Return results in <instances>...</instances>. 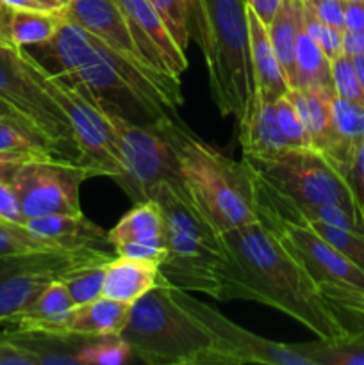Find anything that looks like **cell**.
<instances>
[{"instance_id":"obj_51","label":"cell","mask_w":364,"mask_h":365,"mask_svg":"<svg viewBox=\"0 0 364 365\" xmlns=\"http://www.w3.org/2000/svg\"><path fill=\"white\" fill-rule=\"evenodd\" d=\"M4 116H16V118H20L16 113H14L13 109H11L9 106H7L6 102H2V100H0V118H4ZM20 120H21V118H20Z\"/></svg>"},{"instance_id":"obj_53","label":"cell","mask_w":364,"mask_h":365,"mask_svg":"<svg viewBox=\"0 0 364 365\" xmlns=\"http://www.w3.org/2000/svg\"><path fill=\"white\" fill-rule=\"evenodd\" d=\"M346 4H364V0H345Z\"/></svg>"},{"instance_id":"obj_39","label":"cell","mask_w":364,"mask_h":365,"mask_svg":"<svg viewBox=\"0 0 364 365\" xmlns=\"http://www.w3.org/2000/svg\"><path fill=\"white\" fill-rule=\"evenodd\" d=\"M330 70L334 95L364 106V91L359 82V77H357L352 57L348 53H341V56L335 57L330 63Z\"/></svg>"},{"instance_id":"obj_43","label":"cell","mask_w":364,"mask_h":365,"mask_svg":"<svg viewBox=\"0 0 364 365\" xmlns=\"http://www.w3.org/2000/svg\"><path fill=\"white\" fill-rule=\"evenodd\" d=\"M0 220L25 223V216L21 212L20 202L9 182H0Z\"/></svg>"},{"instance_id":"obj_9","label":"cell","mask_w":364,"mask_h":365,"mask_svg":"<svg viewBox=\"0 0 364 365\" xmlns=\"http://www.w3.org/2000/svg\"><path fill=\"white\" fill-rule=\"evenodd\" d=\"M113 252L89 246L0 257V324L11 327L54 282L81 267L107 264Z\"/></svg>"},{"instance_id":"obj_19","label":"cell","mask_w":364,"mask_h":365,"mask_svg":"<svg viewBox=\"0 0 364 365\" xmlns=\"http://www.w3.org/2000/svg\"><path fill=\"white\" fill-rule=\"evenodd\" d=\"M164 284L168 282L161 274L159 264L153 260L116 255L106 266L103 296L132 305L146 292Z\"/></svg>"},{"instance_id":"obj_21","label":"cell","mask_w":364,"mask_h":365,"mask_svg":"<svg viewBox=\"0 0 364 365\" xmlns=\"http://www.w3.org/2000/svg\"><path fill=\"white\" fill-rule=\"evenodd\" d=\"M6 341L27 353L36 365H81L79 351L93 339L71 334H50L43 330H14L2 331Z\"/></svg>"},{"instance_id":"obj_28","label":"cell","mask_w":364,"mask_h":365,"mask_svg":"<svg viewBox=\"0 0 364 365\" xmlns=\"http://www.w3.org/2000/svg\"><path fill=\"white\" fill-rule=\"evenodd\" d=\"M288 96L293 106L298 110L302 123L305 127L310 148L325 155L330 145L332 118L330 102L335 95L321 91H302V89H289Z\"/></svg>"},{"instance_id":"obj_44","label":"cell","mask_w":364,"mask_h":365,"mask_svg":"<svg viewBox=\"0 0 364 365\" xmlns=\"http://www.w3.org/2000/svg\"><path fill=\"white\" fill-rule=\"evenodd\" d=\"M38 155H29V153H11L0 152V182H9L16 175V171L24 166L27 160L34 159Z\"/></svg>"},{"instance_id":"obj_47","label":"cell","mask_w":364,"mask_h":365,"mask_svg":"<svg viewBox=\"0 0 364 365\" xmlns=\"http://www.w3.org/2000/svg\"><path fill=\"white\" fill-rule=\"evenodd\" d=\"M345 31H364V4H346Z\"/></svg>"},{"instance_id":"obj_31","label":"cell","mask_w":364,"mask_h":365,"mask_svg":"<svg viewBox=\"0 0 364 365\" xmlns=\"http://www.w3.org/2000/svg\"><path fill=\"white\" fill-rule=\"evenodd\" d=\"M0 152L61 159L56 148L43 135H39L34 128L16 116L0 118Z\"/></svg>"},{"instance_id":"obj_48","label":"cell","mask_w":364,"mask_h":365,"mask_svg":"<svg viewBox=\"0 0 364 365\" xmlns=\"http://www.w3.org/2000/svg\"><path fill=\"white\" fill-rule=\"evenodd\" d=\"M343 45H345V53H348V56H364V31H345Z\"/></svg>"},{"instance_id":"obj_55","label":"cell","mask_w":364,"mask_h":365,"mask_svg":"<svg viewBox=\"0 0 364 365\" xmlns=\"http://www.w3.org/2000/svg\"><path fill=\"white\" fill-rule=\"evenodd\" d=\"M2 6H4V2H2V0H0V11H2Z\"/></svg>"},{"instance_id":"obj_49","label":"cell","mask_w":364,"mask_h":365,"mask_svg":"<svg viewBox=\"0 0 364 365\" xmlns=\"http://www.w3.org/2000/svg\"><path fill=\"white\" fill-rule=\"evenodd\" d=\"M7 6L14 7V9H39V11H52L39 0H2Z\"/></svg>"},{"instance_id":"obj_1","label":"cell","mask_w":364,"mask_h":365,"mask_svg":"<svg viewBox=\"0 0 364 365\" xmlns=\"http://www.w3.org/2000/svg\"><path fill=\"white\" fill-rule=\"evenodd\" d=\"M25 50L46 73L81 91L96 109L131 123L152 125L177 116L184 103L181 78L141 70L64 18L49 41Z\"/></svg>"},{"instance_id":"obj_7","label":"cell","mask_w":364,"mask_h":365,"mask_svg":"<svg viewBox=\"0 0 364 365\" xmlns=\"http://www.w3.org/2000/svg\"><path fill=\"white\" fill-rule=\"evenodd\" d=\"M100 113L113 128L120 157V175L114 182L127 192L132 202L156 200L161 182H182L171 135V121L177 116L164 118L152 125H138L116 114L103 110Z\"/></svg>"},{"instance_id":"obj_40","label":"cell","mask_w":364,"mask_h":365,"mask_svg":"<svg viewBox=\"0 0 364 365\" xmlns=\"http://www.w3.org/2000/svg\"><path fill=\"white\" fill-rule=\"evenodd\" d=\"M321 292L332 303L335 310H346L364 317V291L352 287H339V285H321Z\"/></svg>"},{"instance_id":"obj_35","label":"cell","mask_w":364,"mask_h":365,"mask_svg":"<svg viewBox=\"0 0 364 365\" xmlns=\"http://www.w3.org/2000/svg\"><path fill=\"white\" fill-rule=\"evenodd\" d=\"M107 264H96V266L81 267V269L71 271L70 274H66V277L61 280L66 285L75 307L86 305V303L103 296V280H106Z\"/></svg>"},{"instance_id":"obj_46","label":"cell","mask_w":364,"mask_h":365,"mask_svg":"<svg viewBox=\"0 0 364 365\" xmlns=\"http://www.w3.org/2000/svg\"><path fill=\"white\" fill-rule=\"evenodd\" d=\"M245 2L246 7L268 27L275 18V14H277V11L280 9L284 0H245Z\"/></svg>"},{"instance_id":"obj_52","label":"cell","mask_w":364,"mask_h":365,"mask_svg":"<svg viewBox=\"0 0 364 365\" xmlns=\"http://www.w3.org/2000/svg\"><path fill=\"white\" fill-rule=\"evenodd\" d=\"M39 2H43L46 7H49V9H52V11H59L61 7H63V4H61L59 0H39Z\"/></svg>"},{"instance_id":"obj_11","label":"cell","mask_w":364,"mask_h":365,"mask_svg":"<svg viewBox=\"0 0 364 365\" xmlns=\"http://www.w3.org/2000/svg\"><path fill=\"white\" fill-rule=\"evenodd\" d=\"M93 177L98 175L82 164L34 157L16 171L11 185L25 220H31L49 214H81V185Z\"/></svg>"},{"instance_id":"obj_38","label":"cell","mask_w":364,"mask_h":365,"mask_svg":"<svg viewBox=\"0 0 364 365\" xmlns=\"http://www.w3.org/2000/svg\"><path fill=\"white\" fill-rule=\"evenodd\" d=\"M273 103H275V114H277L278 127H280L289 148H310V141L309 138H307V132L302 123V118H300L298 110H296L295 106H293L288 93L278 96Z\"/></svg>"},{"instance_id":"obj_20","label":"cell","mask_w":364,"mask_h":365,"mask_svg":"<svg viewBox=\"0 0 364 365\" xmlns=\"http://www.w3.org/2000/svg\"><path fill=\"white\" fill-rule=\"evenodd\" d=\"M332 135L325 159L345 178L353 155L364 139V106L334 96L330 102Z\"/></svg>"},{"instance_id":"obj_42","label":"cell","mask_w":364,"mask_h":365,"mask_svg":"<svg viewBox=\"0 0 364 365\" xmlns=\"http://www.w3.org/2000/svg\"><path fill=\"white\" fill-rule=\"evenodd\" d=\"M345 180L348 184L350 191H352L357 207L364 214V139L359 148H357L355 155H353L352 164L346 170Z\"/></svg>"},{"instance_id":"obj_50","label":"cell","mask_w":364,"mask_h":365,"mask_svg":"<svg viewBox=\"0 0 364 365\" xmlns=\"http://www.w3.org/2000/svg\"><path fill=\"white\" fill-rule=\"evenodd\" d=\"M353 61V66H355L357 71V77H359L360 86H363V91H364V56H350Z\"/></svg>"},{"instance_id":"obj_36","label":"cell","mask_w":364,"mask_h":365,"mask_svg":"<svg viewBox=\"0 0 364 365\" xmlns=\"http://www.w3.org/2000/svg\"><path fill=\"white\" fill-rule=\"evenodd\" d=\"M310 228L318 232L328 245L334 246L338 252H341L350 262L364 271V234L355 230H346V228L332 227L325 223H310Z\"/></svg>"},{"instance_id":"obj_13","label":"cell","mask_w":364,"mask_h":365,"mask_svg":"<svg viewBox=\"0 0 364 365\" xmlns=\"http://www.w3.org/2000/svg\"><path fill=\"white\" fill-rule=\"evenodd\" d=\"M34 68L38 82L59 103L74 127L82 166L91 168L98 177H111L114 180L120 175V157L114 132L106 116L81 91L46 73L36 61Z\"/></svg>"},{"instance_id":"obj_3","label":"cell","mask_w":364,"mask_h":365,"mask_svg":"<svg viewBox=\"0 0 364 365\" xmlns=\"http://www.w3.org/2000/svg\"><path fill=\"white\" fill-rule=\"evenodd\" d=\"M182 185L203 220L225 234L259 221L253 173L245 160L221 153L193 134L178 118L171 121Z\"/></svg>"},{"instance_id":"obj_25","label":"cell","mask_w":364,"mask_h":365,"mask_svg":"<svg viewBox=\"0 0 364 365\" xmlns=\"http://www.w3.org/2000/svg\"><path fill=\"white\" fill-rule=\"evenodd\" d=\"M31 230L56 239L66 246H89V248L111 250L109 235L88 220L84 214H49V216L27 220Z\"/></svg>"},{"instance_id":"obj_22","label":"cell","mask_w":364,"mask_h":365,"mask_svg":"<svg viewBox=\"0 0 364 365\" xmlns=\"http://www.w3.org/2000/svg\"><path fill=\"white\" fill-rule=\"evenodd\" d=\"M128 314L131 305L100 296L86 305L75 307L63 321L57 334L82 335L88 339L120 335L127 324Z\"/></svg>"},{"instance_id":"obj_4","label":"cell","mask_w":364,"mask_h":365,"mask_svg":"<svg viewBox=\"0 0 364 365\" xmlns=\"http://www.w3.org/2000/svg\"><path fill=\"white\" fill-rule=\"evenodd\" d=\"M191 38L202 50L218 110L239 125L256 93L245 0H193Z\"/></svg>"},{"instance_id":"obj_6","label":"cell","mask_w":364,"mask_h":365,"mask_svg":"<svg viewBox=\"0 0 364 365\" xmlns=\"http://www.w3.org/2000/svg\"><path fill=\"white\" fill-rule=\"evenodd\" d=\"M120 337L150 365H220L213 335L171 298L168 284L132 303Z\"/></svg>"},{"instance_id":"obj_29","label":"cell","mask_w":364,"mask_h":365,"mask_svg":"<svg viewBox=\"0 0 364 365\" xmlns=\"http://www.w3.org/2000/svg\"><path fill=\"white\" fill-rule=\"evenodd\" d=\"M293 89L321 91L334 95L330 61L327 59L318 43L302 29L296 43V71Z\"/></svg>"},{"instance_id":"obj_37","label":"cell","mask_w":364,"mask_h":365,"mask_svg":"<svg viewBox=\"0 0 364 365\" xmlns=\"http://www.w3.org/2000/svg\"><path fill=\"white\" fill-rule=\"evenodd\" d=\"M302 7H303V29H305L307 34L318 43L321 52H323L325 56H327V59L332 63L335 57L345 53V45H343L345 31L332 27V25L323 24V21H321L320 18L310 11V7L307 6L303 0H302Z\"/></svg>"},{"instance_id":"obj_41","label":"cell","mask_w":364,"mask_h":365,"mask_svg":"<svg viewBox=\"0 0 364 365\" xmlns=\"http://www.w3.org/2000/svg\"><path fill=\"white\" fill-rule=\"evenodd\" d=\"M323 24L345 31V0H303Z\"/></svg>"},{"instance_id":"obj_17","label":"cell","mask_w":364,"mask_h":365,"mask_svg":"<svg viewBox=\"0 0 364 365\" xmlns=\"http://www.w3.org/2000/svg\"><path fill=\"white\" fill-rule=\"evenodd\" d=\"M107 235L114 255L153 260L157 264L166 255L164 220L156 200L136 203Z\"/></svg>"},{"instance_id":"obj_45","label":"cell","mask_w":364,"mask_h":365,"mask_svg":"<svg viewBox=\"0 0 364 365\" xmlns=\"http://www.w3.org/2000/svg\"><path fill=\"white\" fill-rule=\"evenodd\" d=\"M0 365H36V362L0 335Z\"/></svg>"},{"instance_id":"obj_33","label":"cell","mask_w":364,"mask_h":365,"mask_svg":"<svg viewBox=\"0 0 364 365\" xmlns=\"http://www.w3.org/2000/svg\"><path fill=\"white\" fill-rule=\"evenodd\" d=\"M150 2L163 18L178 48L186 52L191 39L193 0H150Z\"/></svg>"},{"instance_id":"obj_32","label":"cell","mask_w":364,"mask_h":365,"mask_svg":"<svg viewBox=\"0 0 364 365\" xmlns=\"http://www.w3.org/2000/svg\"><path fill=\"white\" fill-rule=\"evenodd\" d=\"M63 248H79V246H66L56 239L45 237V235L31 230L25 223L0 220V257Z\"/></svg>"},{"instance_id":"obj_12","label":"cell","mask_w":364,"mask_h":365,"mask_svg":"<svg viewBox=\"0 0 364 365\" xmlns=\"http://www.w3.org/2000/svg\"><path fill=\"white\" fill-rule=\"evenodd\" d=\"M168 291L189 316L195 317L213 335L218 356H220V365H313L307 356H303L295 348V344L275 342L252 334L246 328L232 323L220 310L193 298L191 294H188V291H182L170 284H168Z\"/></svg>"},{"instance_id":"obj_14","label":"cell","mask_w":364,"mask_h":365,"mask_svg":"<svg viewBox=\"0 0 364 365\" xmlns=\"http://www.w3.org/2000/svg\"><path fill=\"white\" fill-rule=\"evenodd\" d=\"M259 221L273 230L282 245L295 255L320 287L339 285L364 291V271L328 245L309 225L289 223L270 216H261Z\"/></svg>"},{"instance_id":"obj_2","label":"cell","mask_w":364,"mask_h":365,"mask_svg":"<svg viewBox=\"0 0 364 365\" xmlns=\"http://www.w3.org/2000/svg\"><path fill=\"white\" fill-rule=\"evenodd\" d=\"M225 267L220 302L246 299L285 314L323 341L346 337L338 310L305 267L261 221L221 234Z\"/></svg>"},{"instance_id":"obj_24","label":"cell","mask_w":364,"mask_h":365,"mask_svg":"<svg viewBox=\"0 0 364 365\" xmlns=\"http://www.w3.org/2000/svg\"><path fill=\"white\" fill-rule=\"evenodd\" d=\"M246 13H248L250 27V59H252L256 88L266 98L275 102L278 96L285 95L291 88H289L288 77H285L273 45H271L268 27L248 7H246Z\"/></svg>"},{"instance_id":"obj_10","label":"cell","mask_w":364,"mask_h":365,"mask_svg":"<svg viewBox=\"0 0 364 365\" xmlns=\"http://www.w3.org/2000/svg\"><path fill=\"white\" fill-rule=\"evenodd\" d=\"M270 187L300 205L338 203L360 210L345 178L313 148H288L266 157H243Z\"/></svg>"},{"instance_id":"obj_27","label":"cell","mask_w":364,"mask_h":365,"mask_svg":"<svg viewBox=\"0 0 364 365\" xmlns=\"http://www.w3.org/2000/svg\"><path fill=\"white\" fill-rule=\"evenodd\" d=\"M75 309V303L63 282H54L27 310L14 317L11 327L25 330H43L57 334L68 314Z\"/></svg>"},{"instance_id":"obj_23","label":"cell","mask_w":364,"mask_h":365,"mask_svg":"<svg viewBox=\"0 0 364 365\" xmlns=\"http://www.w3.org/2000/svg\"><path fill=\"white\" fill-rule=\"evenodd\" d=\"M61 21L59 11L14 9L4 4L0 11V45L27 48L45 43L56 34Z\"/></svg>"},{"instance_id":"obj_26","label":"cell","mask_w":364,"mask_h":365,"mask_svg":"<svg viewBox=\"0 0 364 365\" xmlns=\"http://www.w3.org/2000/svg\"><path fill=\"white\" fill-rule=\"evenodd\" d=\"M303 29L302 0H284L271 24L268 25L271 45L293 89L296 71V43Z\"/></svg>"},{"instance_id":"obj_15","label":"cell","mask_w":364,"mask_h":365,"mask_svg":"<svg viewBox=\"0 0 364 365\" xmlns=\"http://www.w3.org/2000/svg\"><path fill=\"white\" fill-rule=\"evenodd\" d=\"M59 13L64 20L81 25L89 34L98 38L120 56L127 57L141 70L156 75H170L153 68L145 59L123 13L114 0H70L61 7Z\"/></svg>"},{"instance_id":"obj_8","label":"cell","mask_w":364,"mask_h":365,"mask_svg":"<svg viewBox=\"0 0 364 365\" xmlns=\"http://www.w3.org/2000/svg\"><path fill=\"white\" fill-rule=\"evenodd\" d=\"M0 100L43 135L61 159L81 164L74 127L59 103L38 82L34 61L25 48L0 45Z\"/></svg>"},{"instance_id":"obj_34","label":"cell","mask_w":364,"mask_h":365,"mask_svg":"<svg viewBox=\"0 0 364 365\" xmlns=\"http://www.w3.org/2000/svg\"><path fill=\"white\" fill-rule=\"evenodd\" d=\"M132 349L120 335L93 339L79 351L81 365H121L132 359Z\"/></svg>"},{"instance_id":"obj_30","label":"cell","mask_w":364,"mask_h":365,"mask_svg":"<svg viewBox=\"0 0 364 365\" xmlns=\"http://www.w3.org/2000/svg\"><path fill=\"white\" fill-rule=\"evenodd\" d=\"M295 348L313 365H364V330L350 331L338 341L302 342Z\"/></svg>"},{"instance_id":"obj_18","label":"cell","mask_w":364,"mask_h":365,"mask_svg":"<svg viewBox=\"0 0 364 365\" xmlns=\"http://www.w3.org/2000/svg\"><path fill=\"white\" fill-rule=\"evenodd\" d=\"M238 127L243 157H266L289 148L278 127L273 100L266 98L257 88Z\"/></svg>"},{"instance_id":"obj_16","label":"cell","mask_w":364,"mask_h":365,"mask_svg":"<svg viewBox=\"0 0 364 365\" xmlns=\"http://www.w3.org/2000/svg\"><path fill=\"white\" fill-rule=\"evenodd\" d=\"M123 13L132 36L145 59L159 71L181 78L188 70L186 52L178 48L173 36L150 0H114Z\"/></svg>"},{"instance_id":"obj_54","label":"cell","mask_w":364,"mask_h":365,"mask_svg":"<svg viewBox=\"0 0 364 365\" xmlns=\"http://www.w3.org/2000/svg\"><path fill=\"white\" fill-rule=\"evenodd\" d=\"M59 2L63 4V6H64V4H66V2H70V0H59Z\"/></svg>"},{"instance_id":"obj_5","label":"cell","mask_w":364,"mask_h":365,"mask_svg":"<svg viewBox=\"0 0 364 365\" xmlns=\"http://www.w3.org/2000/svg\"><path fill=\"white\" fill-rule=\"evenodd\" d=\"M164 220L166 255L159 271L173 287L202 292L220 302L225 250L218 234L196 210L181 180H164L157 189Z\"/></svg>"}]
</instances>
